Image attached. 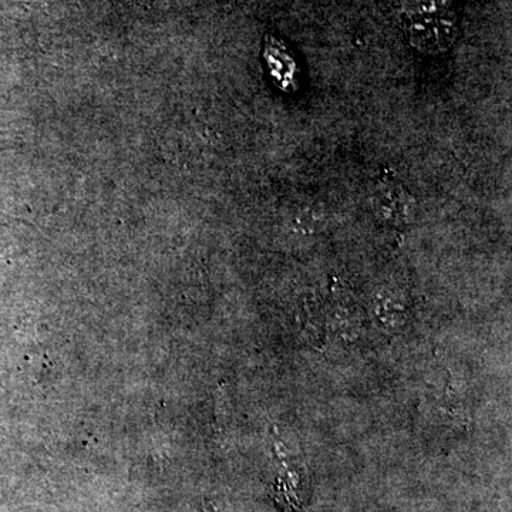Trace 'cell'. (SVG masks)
Here are the masks:
<instances>
[{
	"label": "cell",
	"instance_id": "7a4b0ae2",
	"mask_svg": "<svg viewBox=\"0 0 512 512\" xmlns=\"http://www.w3.org/2000/svg\"><path fill=\"white\" fill-rule=\"evenodd\" d=\"M373 208L383 221L393 225H407L416 215V200L403 185L379 184L373 191Z\"/></svg>",
	"mask_w": 512,
	"mask_h": 512
},
{
	"label": "cell",
	"instance_id": "6da1fadb",
	"mask_svg": "<svg viewBox=\"0 0 512 512\" xmlns=\"http://www.w3.org/2000/svg\"><path fill=\"white\" fill-rule=\"evenodd\" d=\"M396 15L407 42L424 55L448 52L460 32L453 0H397Z\"/></svg>",
	"mask_w": 512,
	"mask_h": 512
},
{
	"label": "cell",
	"instance_id": "3957f363",
	"mask_svg": "<svg viewBox=\"0 0 512 512\" xmlns=\"http://www.w3.org/2000/svg\"><path fill=\"white\" fill-rule=\"evenodd\" d=\"M404 303L393 292L380 291L376 295L375 311L384 325L394 326L404 316Z\"/></svg>",
	"mask_w": 512,
	"mask_h": 512
}]
</instances>
